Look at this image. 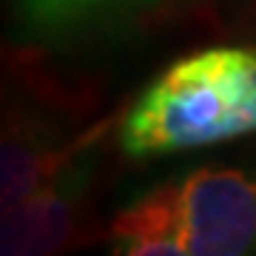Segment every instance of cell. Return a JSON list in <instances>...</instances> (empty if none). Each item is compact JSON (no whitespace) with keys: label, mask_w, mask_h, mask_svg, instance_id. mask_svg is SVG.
Wrapping results in <instances>:
<instances>
[{"label":"cell","mask_w":256,"mask_h":256,"mask_svg":"<svg viewBox=\"0 0 256 256\" xmlns=\"http://www.w3.org/2000/svg\"><path fill=\"white\" fill-rule=\"evenodd\" d=\"M108 131L106 126H94L80 137L66 140L60 131L48 126L37 114H6V128H3V142H0V196H3V210L20 205L37 194L43 185H48L74 156L88 151L102 140Z\"/></svg>","instance_id":"obj_4"},{"label":"cell","mask_w":256,"mask_h":256,"mask_svg":"<svg viewBox=\"0 0 256 256\" xmlns=\"http://www.w3.org/2000/svg\"><path fill=\"white\" fill-rule=\"evenodd\" d=\"M146 3L151 0H23L20 20L32 34H66L88 23L126 14Z\"/></svg>","instance_id":"obj_6"},{"label":"cell","mask_w":256,"mask_h":256,"mask_svg":"<svg viewBox=\"0 0 256 256\" xmlns=\"http://www.w3.org/2000/svg\"><path fill=\"white\" fill-rule=\"evenodd\" d=\"M111 250L114 256H188L180 188L160 185L120 210L111 222Z\"/></svg>","instance_id":"obj_5"},{"label":"cell","mask_w":256,"mask_h":256,"mask_svg":"<svg viewBox=\"0 0 256 256\" xmlns=\"http://www.w3.org/2000/svg\"><path fill=\"white\" fill-rule=\"evenodd\" d=\"M256 131V48L216 46L165 68L122 117L131 160L176 154Z\"/></svg>","instance_id":"obj_1"},{"label":"cell","mask_w":256,"mask_h":256,"mask_svg":"<svg viewBox=\"0 0 256 256\" xmlns=\"http://www.w3.org/2000/svg\"><path fill=\"white\" fill-rule=\"evenodd\" d=\"M94 146L20 205L3 210L0 256H60L88 245L97 230L92 220V185L97 176Z\"/></svg>","instance_id":"obj_2"},{"label":"cell","mask_w":256,"mask_h":256,"mask_svg":"<svg viewBox=\"0 0 256 256\" xmlns=\"http://www.w3.org/2000/svg\"><path fill=\"white\" fill-rule=\"evenodd\" d=\"M188 256H256V176L200 168L180 185Z\"/></svg>","instance_id":"obj_3"}]
</instances>
